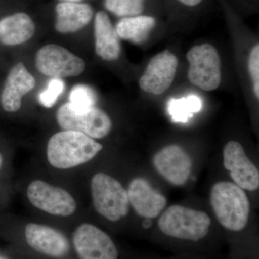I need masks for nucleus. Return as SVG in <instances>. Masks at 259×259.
Masks as SVG:
<instances>
[{
    "mask_svg": "<svg viewBox=\"0 0 259 259\" xmlns=\"http://www.w3.org/2000/svg\"><path fill=\"white\" fill-rule=\"evenodd\" d=\"M153 163L158 173L175 186L185 185L192 173V158L178 145L162 148L155 155Z\"/></svg>",
    "mask_w": 259,
    "mask_h": 259,
    "instance_id": "obj_10",
    "label": "nucleus"
},
{
    "mask_svg": "<svg viewBox=\"0 0 259 259\" xmlns=\"http://www.w3.org/2000/svg\"><path fill=\"white\" fill-rule=\"evenodd\" d=\"M56 30L61 33H69L86 26L93 16L90 5L78 3H62L56 5Z\"/></svg>",
    "mask_w": 259,
    "mask_h": 259,
    "instance_id": "obj_17",
    "label": "nucleus"
},
{
    "mask_svg": "<svg viewBox=\"0 0 259 259\" xmlns=\"http://www.w3.org/2000/svg\"><path fill=\"white\" fill-rule=\"evenodd\" d=\"M35 26L26 13H18L0 20V42L5 46H17L30 40Z\"/></svg>",
    "mask_w": 259,
    "mask_h": 259,
    "instance_id": "obj_18",
    "label": "nucleus"
},
{
    "mask_svg": "<svg viewBox=\"0 0 259 259\" xmlns=\"http://www.w3.org/2000/svg\"><path fill=\"white\" fill-rule=\"evenodd\" d=\"M56 120L64 131H77L93 139L106 137L112 127L109 115L95 106L77 110L69 103L65 104L58 110Z\"/></svg>",
    "mask_w": 259,
    "mask_h": 259,
    "instance_id": "obj_5",
    "label": "nucleus"
},
{
    "mask_svg": "<svg viewBox=\"0 0 259 259\" xmlns=\"http://www.w3.org/2000/svg\"><path fill=\"white\" fill-rule=\"evenodd\" d=\"M95 51L103 60L115 61L121 53L120 37L103 11L98 12L95 20Z\"/></svg>",
    "mask_w": 259,
    "mask_h": 259,
    "instance_id": "obj_16",
    "label": "nucleus"
},
{
    "mask_svg": "<svg viewBox=\"0 0 259 259\" xmlns=\"http://www.w3.org/2000/svg\"><path fill=\"white\" fill-rule=\"evenodd\" d=\"M73 243L80 259H117L118 251L111 238L94 225L76 228Z\"/></svg>",
    "mask_w": 259,
    "mask_h": 259,
    "instance_id": "obj_9",
    "label": "nucleus"
},
{
    "mask_svg": "<svg viewBox=\"0 0 259 259\" xmlns=\"http://www.w3.org/2000/svg\"><path fill=\"white\" fill-rule=\"evenodd\" d=\"M3 156H2L1 153H0V168H1L2 165H3Z\"/></svg>",
    "mask_w": 259,
    "mask_h": 259,
    "instance_id": "obj_28",
    "label": "nucleus"
},
{
    "mask_svg": "<svg viewBox=\"0 0 259 259\" xmlns=\"http://www.w3.org/2000/svg\"><path fill=\"white\" fill-rule=\"evenodd\" d=\"M127 192L130 205L141 217L148 219L156 218L166 207L165 196L155 190L144 178L131 181Z\"/></svg>",
    "mask_w": 259,
    "mask_h": 259,
    "instance_id": "obj_13",
    "label": "nucleus"
},
{
    "mask_svg": "<svg viewBox=\"0 0 259 259\" xmlns=\"http://www.w3.org/2000/svg\"><path fill=\"white\" fill-rule=\"evenodd\" d=\"M0 259H5V258H3V257H0Z\"/></svg>",
    "mask_w": 259,
    "mask_h": 259,
    "instance_id": "obj_29",
    "label": "nucleus"
},
{
    "mask_svg": "<svg viewBox=\"0 0 259 259\" xmlns=\"http://www.w3.org/2000/svg\"><path fill=\"white\" fill-rule=\"evenodd\" d=\"M96 101V94L87 85H76L70 93L69 104L77 110H86L95 107Z\"/></svg>",
    "mask_w": 259,
    "mask_h": 259,
    "instance_id": "obj_22",
    "label": "nucleus"
},
{
    "mask_svg": "<svg viewBox=\"0 0 259 259\" xmlns=\"http://www.w3.org/2000/svg\"><path fill=\"white\" fill-rule=\"evenodd\" d=\"M179 1L187 6L194 7L199 5L202 0H179Z\"/></svg>",
    "mask_w": 259,
    "mask_h": 259,
    "instance_id": "obj_25",
    "label": "nucleus"
},
{
    "mask_svg": "<svg viewBox=\"0 0 259 259\" xmlns=\"http://www.w3.org/2000/svg\"><path fill=\"white\" fill-rule=\"evenodd\" d=\"M27 197L34 207L53 215L67 217L76 209V201L67 191L41 180L28 185Z\"/></svg>",
    "mask_w": 259,
    "mask_h": 259,
    "instance_id": "obj_8",
    "label": "nucleus"
},
{
    "mask_svg": "<svg viewBox=\"0 0 259 259\" xmlns=\"http://www.w3.org/2000/svg\"><path fill=\"white\" fill-rule=\"evenodd\" d=\"M202 101L200 97L195 95L182 97L180 99L172 98L168 102L167 109L171 120L175 122H185L193 117L194 114L202 110Z\"/></svg>",
    "mask_w": 259,
    "mask_h": 259,
    "instance_id": "obj_20",
    "label": "nucleus"
},
{
    "mask_svg": "<svg viewBox=\"0 0 259 259\" xmlns=\"http://www.w3.org/2000/svg\"><path fill=\"white\" fill-rule=\"evenodd\" d=\"M155 24L156 20L152 17L138 15L121 19L115 30L120 38L134 44H142L147 40Z\"/></svg>",
    "mask_w": 259,
    "mask_h": 259,
    "instance_id": "obj_19",
    "label": "nucleus"
},
{
    "mask_svg": "<svg viewBox=\"0 0 259 259\" xmlns=\"http://www.w3.org/2000/svg\"><path fill=\"white\" fill-rule=\"evenodd\" d=\"M248 70L253 82V91L257 99L259 97V46L255 45L250 52L248 59Z\"/></svg>",
    "mask_w": 259,
    "mask_h": 259,
    "instance_id": "obj_24",
    "label": "nucleus"
},
{
    "mask_svg": "<svg viewBox=\"0 0 259 259\" xmlns=\"http://www.w3.org/2000/svg\"><path fill=\"white\" fill-rule=\"evenodd\" d=\"M223 165L238 187L243 190H258V169L247 156L240 143L230 141L226 145L223 150Z\"/></svg>",
    "mask_w": 259,
    "mask_h": 259,
    "instance_id": "obj_11",
    "label": "nucleus"
},
{
    "mask_svg": "<svg viewBox=\"0 0 259 259\" xmlns=\"http://www.w3.org/2000/svg\"><path fill=\"white\" fill-rule=\"evenodd\" d=\"M102 146L93 138L73 131L54 134L47 145L49 163L59 169H69L88 163L102 151Z\"/></svg>",
    "mask_w": 259,
    "mask_h": 259,
    "instance_id": "obj_1",
    "label": "nucleus"
},
{
    "mask_svg": "<svg viewBox=\"0 0 259 259\" xmlns=\"http://www.w3.org/2000/svg\"><path fill=\"white\" fill-rule=\"evenodd\" d=\"M39 72L52 78L72 77L84 71V61L61 46L49 44L42 47L35 56Z\"/></svg>",
    "mask_w": 259,
    "mask_h": 259,
    "instance_id": "obj_7",
    "label": "nucleus"
},
{
    "mask_svg": "<svg viewBox=\"0 0 259 259\" xmlns=\"http://www.w3.org/2000/svg\"><path fill=\"white\" fill-rule=\"evenodd\" d=\"M35 80L22 62L15 65L10 70L2 94V104L7 112L20 110L22 99L35 88Z\"/></svg>",
    "mask_w": 259,
    "mask_h": 259,
    "instance_id": "obj_15",
    "label": "nucleus"
},
{
    "mask_svg": "<svg viewBox=\"0 0 259 259\" xmlns=\"http://www.w3.org/2000/svg\"><path fill=\"white\" fill-rule=\"evenodd\" d=\"M143 227L145 228V229H148L150 227L152 226V222H151V219H148L146 218V220H145L144 222H143L142 224Z\"/></svg>",
    "mask_w": 259,
    "mask_h": 259,
    "instance_id": "obj_26",
    "label": "nucleus"
},
{
    "mask_svg": "<svg viewBox=\"0 0 259 259\" xmlns=\"http://www.w3.org/2000/svg\"><path fill=\"white\" fill-rule=\"evenodd\" d=\"M158 226L167 236L199 241L208 234L211 220L208 214L202 211L175 204L162 214Z\"/></svg>",
    "mask_w": 259,
    "mask_h": 259,
    "instance_id": "obj_3",
    "label": "nucleus"
},
{
    "mask_svg": "<svg viewBox=\"0 0 259 259\" xmlns=\"http://www.w3.org/2000/svg\"><path fill=\"white\" fill-rule=\"evenodd\" d=\"M93 204L97 212L112 222L128 214L130 202L127 190L120 182L105 173H97L92 179Z\"/></svg>",
    "mask_w": 259,
    "mask_h": 259,
    "instance_id": "obj_4",
    "label": "nucleus"
},
{
    "mask_svg": "<svg viewBox=\"0 0 259 259\" xmlns=\"http://www.w3.org/2000/svg\"><path fill=\"white\" fill-rule=\"evenodd\" d=\"M190 82L204 91H213L221 82V61L215 48L205 44L192 47L187 54Z\"/></svg>",
    "mask_w": 259,
    "mask_h": 259,
    "instance_id": "obj_6",
    "label": "nucleus"
},
{
    "mask_svg": "<svg viewBox=\"0 0 259 259\" xmlns=\"http://www.w3.org/2000/svg\"><path fill=\"white\" fill-rule=\"evenodd\" d=\"M209 201L218 221L228 231H241L249 219L250 201L244 190L233 182L212 186Z\"/></svg>",
    "mask_w": 259,
    "mask_h": 259,
    "instance_id": "obj_2",
    "label": "nucleus"
},
{
    "mask_svg": "<svg viewBox=\"0 0 259 259\" xmlns=\"http://www.w3.org/2000/svg\"><path fill=\"white\" fill-rule=\"evenodd\" d=\"M64 3H78V2L82 1V0H60Z\"/></svg>",
    "mask_w": 259,
    "mask_h": 259,
    "instance_id": "obj_27",
    "label": "nucleus"
},
{
    "mask_svg": "<svg viewBox=\"0 0 259 259\" xmlns=\"http://www.w3.org/2000/svg\"><path fill=\"white\" fill-rule=\"evenodd\" d=\"M25 236L28 244L42 254L59 258L69 252V243L66 237L51 227L29 223L25 226Z\"/></svg>",
    "mask_w": 259,
    "mask_h": 259,
    "instance_id": "obj_14",
    "label": "nucleus"
},
{
    "mask_svg": "<svg viewBox=\"0 0 259 259\" xmlns=\"http://www.w3.org/2000/svg\"><path fill=\"white\" fill-rule=\"evenodd\" d=\"M65 83L63 80L52 78L46 90L39 95V102L42 106L51 108L55 105L58 98L64 92Z\"/></svg>",
    "mask_w": 259,
    "mask_h": 259,
    "instance_id": "obj_23",
    "label": "nucleus"
},
{
    "mask_svg": "<svg viewBox=\"0 0 259 259\" xmlns=\"http://www.w3.org/2000/svg\"><path fill=\"white\" fill-rule=\"evenodd\" d=\"M178 59L168 51L159 53L150 61L139 80L140 88L146 93L161 95L171 86L176 76Z\"/></svg>",
    "mask_w": 259,
    "mask_h": 259,
    "instance_id": "obj_12",
    "label": "nucleus"
},
{
    "mask_svg": "<svg viewBox=\"0 0 259 259\" xmlns=\"http://www.w3.org/2000/svg\"><path fill=\"white\" fill-rule=\"evenodd\" d=\"M145 0H105V8L117 16H138L144 8Z\"/></svg>",
    "mask_w": 259,
    "mask_h": 259,
    "instance_id": "obj_21",
    "label": "nucleus"
}]
</instances>
